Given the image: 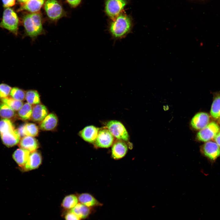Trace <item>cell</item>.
I'll list each match as a JSON object with an SVG mask.
<instances>
[{
  "label": "cell",
  "mask_w": 220,
  "mask_h": 220,
  "mask_svg": "<svg viewBox=\"0 0 220 220\" xmlns=\"http://www.w3.org/2000/svg\"><path fill=\"white\" fill-rule=\"evenodd\" d=\"M99 130L98 128L94 126H87L81 131L79 134L85 141L92 143L95 141Z\"/></svg>",
  "instance_id": "obj_13"
},
{
  "label": "cell",
  "mask_w": 220,
  "mask_h": 220,
  "mask_svg": "<svg viewBox=\"0 0 220 220\" xmlns=\"http://www.w3.org/2000/svg\"><path fill=\"white\" fill-rule=\"evenodd\" d=\"M31 152L26 149L20 148L17 149L13 154V159L21 167L24 168L26 163Z\"/></svg>",
  "instance_id": "obj_19"
},
{
  "label": "cell",
  "mask_w": 220,
  "mask_h": 220,
  "mask_svg": "<svg viewBox=\"0 0 220 220\" xmlns=\"http://www.w3.org/2000/svg\"><path fill=\"white\" fill-rule=\"evenodd\" d=\"M3 6L6 8L14 6L16 3V0H2Z\"/></svg>",
  "instance_id": "obj_33"
},
{
  "label": "cell",
  "mask_w": 220,
  "mask_h": 220,
  "mask_svg": "<svg viewBox=\"0 0 220 220\" xmlns=\"http://www.w3.org/2000/svg\"><path fill=\"white\" fill-rule=\"evenodd\" d=\"M79 202L88 207H92L102 205L100 202L90 194L83 193L79 195L78 197Z\"/></svg>",
  "instance_id": "obj_21"
},
{
  "label": "cell",
  "mask_w": 220,
  "mask_h": 220,
  "mask_svg": "<svg viewBox=\"0 0 220 220\" xmlns=\"http://www.w3.org/2000/svg\"><path fill=\"white\" fill-rule=\"evenodd\" d=\"M45 0H29L22 4L20 10H26L31 13L38 12L44 4Z\"/></svg>",
  "instance_id": "obj_20"
},
{
  "label": "cell",
  "mask_w": 220,
  "mask_h": 220,
  "mask_svg": "<svg viewBox=\"0 0 220 220\" xmlns=\"http://www.w3.org/2000/svg\"><path fill=\"white\" fill-rule=\"evenodd\" d=\"M107 127L113 136L119 140L127 141L129 140L128 133L123 125L120 122L112 120L108 122Z\"/></svg>",
  "instance_id": "obj_6"
},
{
  "label": "cell",
  "mask_w": 220,
  "mask_h": 220,
  "mask_svg": "<svg viewBox=\"0 0 220 220\" xmlns=\"http://www.w3.org/2000/svg\"><path fill=\"white\" fill-rule=\"evenodd\" d=\"M57 123V116L53 113H50L40 122L39 128L43 130H51L56 127Z\"/></svg>",
  "instance_id": "obj_18"
},
{
  "label": "cell",
  "mask_w": 220,
  "mask_h": 220,
  "mask_svg": "<svg viewBox=\"0 0 220 220\" xmlns=\"http://www.w3.org/2000/svg\"><path fill=\"white\" fill-rule=\"evenodd\" d=\"M209 121V115L205 112H200L196 114L193 117L191 125L193 129L200 130L208 124Z\"/></svg>",
  "instance_id": "obj_11"
},
{
  "label": "cell",
  "mask_w": 220,
  "mask_h": 220,
  "mask_svg": "<svg viewBox=\"0 0 220 220\" xmlns=\"http://www.w3.org/2000/svg\"><path fill=\"white\" fill-rule=\"evenodd\" d=\"M48 114V110L45 106L39 104L32 107L31 119L35 122H41Z\"/></svg>",
  "instance_id": "obj_14"
},
{
  "label": "cell",
  "mask_w": 220,
  "mask_h": 220,
  "mask_svg": "<svg viewBox=\"0 0 220 220\" xmlns=\"http://www.w3.org/2000/svg\"><path fill=\"white\" fill-rule=\"evenodd\" d=\"M0 135L3 143L8 147L13 146L18 144L20 138L17 130L15 129L1 134Z\"/></svg>",
  "instance_id": "obj_9"
},
{
  "label": "cell",
  "mask_w": 220,
  "mask_h": 220,
  "mask_svg": "<svg viewBox=\"0 0 220 220\" xmlns=\"http://www.w3.org/2000/svg\"><path fill=\"white\" fill-rule=\"evenodd\" d=\"M42 157L40 154L36 151L31 152L24 168L26 171L37 168L41 164Z\"/></svg>",
  "instance_id": "obj_16"
},
{
  "label": "cell",
  "mask_w": 220,
  "mask_h": 220,
  "mask_svg": "<svg viewBox=\"0 0 220 220\" xmlns=\"http://www.w3.org/2000/svg\"><path fill=\"white\" fill-rule=\"evenodd\" d=\"M210 113L213 118L216 119L220 118V93L218 94L214 97Z\"/></svg>",
  "instance_id": "obj_26"
},
{
  "label": "cell",
  "mask_w": 220,
  "mask_h": 220,
  "mask_svg": "<svg viewBox=\"0 0 220 220\" xmlns=\"http://www.w3.org/2000/svg\"><path fill=\"white\" fill-rule=\"evenodd\" d=\"M65 220H80L77 215L71 211L67 212L64 216Z\"/></svg>",
  "instance_id": "obj_32"
},
{
  "label": "cell",
  "mask_w": 220,
  "mask_h": 220,
  "mask_svg": "<svg viewBox=\"0 0 220 220\" xmlns=\"http://www.w3.org/2000/svg\"><path fill=\"white\" fill-rule=\"evenodd\" d=\"M66 1L72 7H75L80 3L81 0H66Z\"/></svg>",
  "instance_id": "obj_34"
},
{
  "label": "cell",
  "mask_w": 220,
  "mask_h": 220,
  "mask_svg": "<svg viewBox=\"0 0 220 220\" xmlns=\"http://www.w3.org/2000/svg\"><path fill=\"white\" fill-rule=\"evenodd\" d=\"M19 146L20 147L28 150L30 152L36 151L39 147L38 142L35 138L30 136H25L20 140Z\"/></svg>",
  "instance_id": "obj_17"
},
{
  "label": "cell",
  "mask_w": 220,
  "mask_h": 220,
  "mask_svg": "<svg viewBox=\"0 0 220 220\" xmlns=\"http://www.w3.org/2000/svg\"><path fill=\"white\" fill-rule=\"evenodd\" d=\"M17 131L21 137L25 136L33 137L38 135L39 129L36 124L33 123H29L20 127Z\"/></svg>",
  "instance_id": "obj_15"
},
{
  "label": "cell",
  "mask_w": 220,
  "mask_h": 220,
  "mask_svg": "<svg viewBox=\"0 0 220 220\" xmlns=\"http://www.w3.org/2000/svg\"><path fill=\"white\" fill-rule=\"evenodd\" d=\"M16 115L14 111L6 104L0 103V116L3 119H10Z\"/></svg>",
  "instance_id": "obj_27"
},
{
  "label": "cell",
  "mask_w": 220,
  "mask_h": 220,
  "mask_svg": "<svg viewBox=\"0 0 220 220\" xmlns=\"http://www.w3.org/2000/svg\"><path fill=\"white\" fill-rule=\"evenodd\" d=\"M10 95L13 99L22 101L25 99V93L22 90L14 87L12 88Z\"/></svg>",
  "instance_id": "obj_30"
},
{
  "label": "cell",
  "mask_w": 220,
  "mask_h": 220,
  "mask_svg": "<svg viewBox=\"0 0 220 220\" xmlns=\"http://www.w3.org/2000/svg\"><path fill=\"white\" fill-rule=\"evenodd\" d=\"M1 101L14 111H18L23 105L22 101L15 99L12 97H7L3 98H1Z\"/></svg>",
  "instance_id": "obj_28"
},
{
  "label": "cell",
  "mask_w": 220,
  "mask_h": 220,
  "mask_svg": "<svg viewBox=\"0 0 220 220\" xmlns=\"http://www.w3.org/2000/svg\"><path fill=\"white\" fill-rule=\"evenodd\" d=\"M11 87L9 85L5 84H0V97L3 98L8 97L10 94Z\"/></svg>",
  "instance_id": "obj_31"
},
{
  "label": "cell",
  "mask_w": 220,
  "mask_h": 220,
  "mask_svg": "<svg viewBox=\"0 0 220 220\" xmlns=\"http://www.w3.org/2000/svg\"><path fill=\"white\" fill-rule=\"evenodd\" d=\"M124 141L119 140L113 144L112 148V157L115 159H121L126 154L128 146Z\"/></svg>",
  "instance_id": "obj_12"
},
{
  "label": "cell",
  "mask_w": 220,
  "mask_h": 220,
  "mask_svg": "<svg viewBox=\"0 0 220 220\" xmlns=\"http://www.w3.org/2000/svg\"><path fill=\"white\" fill-rule=\"evenodd\" d=\"M17 1L21 3L22 4H24L28 1L29 0H17Z\"/></svg>",
  "instance_id": "obj_36"
},
{
  "label": "cell",
  "mask_w": 220,
  "mask_h": 220,
  "mask_svg": "<svg viewBox=\"0 0 220 220\" xmlns=\"http://www.w3.org/2000/svg\"><path fill=\"white\" fill-rule=\"evenodd\" d=\"M32 107L31 105L28 103L23 104L18 111V115L19 118L24 120L31 119Z\"/></svg>",
  "instance_id": "obj_24"
},
{
  "label": "cell",
  "mask_w": 220,
  "mask_h": 220,
  "mask_svg": "<svg viewBox=\"0 0 220 220\" xmlns=\"http://www.w3.org/2000/svg\"><path fill=\"white\" fill-rule=\"evenodd\" d=\"M90 207L81 203H78L70 211L74 213L81 219L86 218L91 212Z\"/></svg>",
  "instance_id": "obj_22"
},
{
  "label": "cell",
  "mask_w": 220,
  "mask_h": 220,
  "mask_svg": "<svg viewBox=\"0 0 220 220\" xmlns=\"http://www.w3.org/2000/svg\"><path fill=\"white\" fill-rule=\"evenodd\" d=\"M78 197L74 194H70L65 196L63 200L61 206L66 210H69L73 208L78 202Z\"/></svg>",
  "instance_id": "obj_23"
},
{
  "label": "cell",
  "mask_w": 220,
  "mask_h": 220,
  "mask_svg": "<svg viewBox=\"0 0 220 220\" xmlns=\"http://www.w3.org/2000/svg\"><path fill=\"white\" fill-rule=\"evenodd\" d=\"M132 27L131 18L127 15L121 13L110 23L108 30L113 38L121 39L131 32Z\"/></svg>",
  "instance_id": "obj_2"
},
{
  "label": "cell",
  "mask_w": 220,
  "mask_h": 220,
  "mask_svg": "<svg viewBox=\"0 0 220 220\" xmlns=\"http://www.w3.org/2000/svg\"><path fill=\"white\" fill-rule=\"evenodd\" d=\"M14 129V125L9 119H3L0 120V134Z\"/></svg>",
  "instance_id": "obj_29"
},
{
  "label": "cell",
  "mask_w": 220,
  "mask_h": 220,
  "mask_svg": "<svg viewBox=\"0 0 220 220\" xmlns=\"http://www.w3.org/2000/svg\"><path fill=\"white\" fill-rule=\"evenodd\" d=\"M201 151L205 156L212 160H215L220 156L219 146L214 142L206 143L202 147Z\"/></svg>",
  "instance_id": "obj_10"
},
{
  "label": "cell",
  "mask_w": 220,
  "mask_h": 220,
  "mask_svg": "<svg viewBox=\"0 0 220 220\" xmlns=\"http://www.w3.org/2000/svg\"><path fill=\"white\" fill-rule=\"evenodd\" d=\"M219 130V126L216 123L212 122L200 130L197 134L196 138L200 141H208L214 138Z\"/></svg>",
  "instance_id": "obj_7"
},
{
  "label": "cell",
  "mask_w": 220,
  "mask_h": 220,
  "mask_svg": "<svg viewBox=\"0 0 220 220\" xmlns=\"http://www.w3.org/2000/svg\"><path fill=\"white\" fill-rule=\"evenodd\" d=\"M19 22L16 13L12 8H7L4 10L0 27L8 30L16 36L18 32Z\"/></svg>",
  "instance_id": "obj_3"
},
{
  "label": "cell",
  "mask_w": 220,
  "mask_h": 220,
  "mask_svg": "<svg viewBox=\"0 0 220 220\" xmlns=\"http://www.w3.org/2000/svg\"><path fill=\"white\" fill-rule=\"evenodd\" d=\"M22 23L24 28L23 37H29L32 41H35L38 36L46 34L42 17L39 12L25 15L22 18Z\"/></svg>",
  "instance_id": "obj_1"
},
{
  "label": "cell",
  "mask_w": 220,
  "mask_h": 220,
  "mask_svg": "<svg viewBox=\"0 0 220 220\" xmlns=\"http://www.w3.org/2000/svg\"><path fill=\"white\" fill-rule=\"evenodd\" d=\"M214 139L216 143L220 147V131L217 134Z\"/></svg>",
  "instance_id": "obj_35"
},
{
  "label": "cell",
  "mask_w": 220,
  "mask_h": 220,
  "mask_svg": "<svg viewBox=\"0 0 220 220\" xmlns=\"http://www.w3.org/2000/svg\"><path fill=\"white\" fill-rule=\"evenodd\" d=\"M114 137L108 129H103L99 130L95 141V145L99 148H108L113 144Z\"/></svg>",
  "instance_id": "obj_8"
},
{
  "label": "cell",
  "mask_w": 220,
  "mask_h": 220,
  "mask_svg": "<svg viewBox=\"0 0 220 220\" xmlns=\"http://www.w3.org/2000/svg\"><path fill=\"white\" fill-rule=\"evenodd\" d=\"M127 2L126 0H106L105 13L112 20H113L121 13Z\"/></svg>",
  "instance_id": "obj_5"
},
{
  "label": "cell",
  "mask_w": 220,
  "mask_h": 220,
  "mask_svg": "<svg viewBox=\"0 0 220 220\" xmlns=\"http://www.w3.org/2000/svg\"><path fill=\"white\" fill-rule=\"evenodd\" d=\"M25 99L28 103L35 105L40 103L39 95L38 92L34 90H30L25 93Z\"/></svg>",
  "instance_id": "obj_25"
},
{
  "label": "cell",
  "mask_w": 220,
  "mask_h": 220,
  "mask_svg": "<svg viewBox=\"0 0 220 220\" xmlns=\"http://www.w3.org/2000/svg\"><path fill=\"white\" fill-rule=\"evenodd\" d=\"M44 9L48 18L51 21L56 22L65 15L62 6L57 0H47Z\"/></svg>",
  "instance_id": "obj_4"
}]
</instances>
